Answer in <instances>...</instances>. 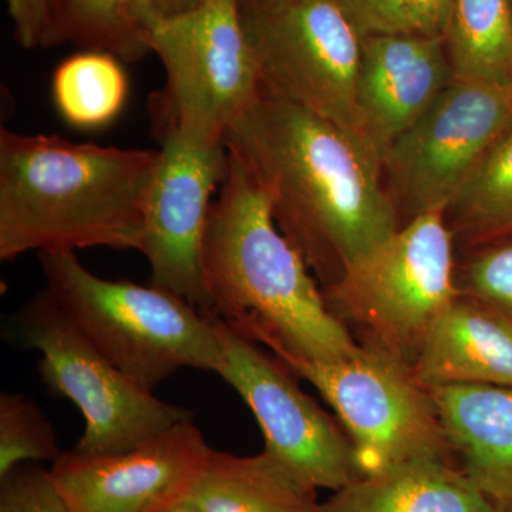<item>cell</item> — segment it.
<instances>
[{
    "label": "cell",
    "mask_w": 512,
    "mask_h": 512,
    "mask_svg": "<svg viewBox=\"0 0 512 512\" xmlns=\"http://www.w3.org/2000/svg\"><path fill=\"white\" fill-rule=\"evenodd\" d=\"M224 141L322 288L403 225L375 151L318 114L261 94Z\"/></svg>",
    "instance_id": "6da1fadb"
},
{
    "label": "cell",
    "mask_w": 512,
    "mask_h": 512,
    "mask_svg": "<svg viewBox=\"0 0 512 512\" xmlns=\"http://www.w3.org/2000/svg\"><path fill=\"white\" fill-rule=\"evenodd\" d=\"M202 281L207 306L201 312L271 349L285 367L342 359L360 348L276 227L264 194L231 154L208 220Z\"/></svg>",
    "instance_id": "7a4b0ae2"
},
{
    "label": "cell",
    "mask_w": 512,
    "mask_h": 512,
    "mask_svg": "<svg viewBox=\"0 0 512 512\" xmlns=\"http://www.w3.org/2000/svg\"><path fill=\"white\" fill-rule=\"evenodd\" d=\"M158 150L0 130V259L28 252H140Z\"/></svg>",
    "instance_id": "3957f363"
},
{
    "label": "cell",
    "mask_w": 512,
    "mask_h": 512,
    "mask_svg": "<svg viewBox=\"0 0 512 512\" xmlns=\"http://www.w3.org/2000/svg\"><path fill=\"white\" fill-rule=\"evenodd\" d=\"M47 292L120 372L147 392L181 369L220 373L224 355L211 319L156 285L93 274L76 252H40Z\"/></svg>",
    "instance_id": "277c9868"
},
{
    "label": "cell",
    "mask_w": 512,
    "mask_h": 512,
    "mask_svg": "<svg viewBox=\"0 0 512 512\" xmlns=\"http://www.w3.org/2000/svg\"><path fill=\"white\" fill-rule=\"evenodd\" d=\"M446 211L406 222L322 288L329 311L362 332L366 348L412 366L430 330L460 295Z\"/></svg>",
    "instance_id": "5b68a950"
},
{
    "label": "cell",
    "mask_w": 512,
    "mask_h": 512,
    "mask_svg": "<svg viewBox=\"0 0 512 512\" xmlns=\"http://www.w3.org/2000/svg\"><path fill=\"white\" fill-rule=\"evenodd\" d=\"M146 40L167 77L150 101L157 136L177 130L225 143L229 127L262 94L239 3L208 0L154 23Z\"/></svg>",
    "instance_id": "8992f818"
},
{
    "label": "cell",
    "mask_w": 512,
    "mask_h": 512,
    "mask_svg": "<svg viewBox=\"0 0 512 512\" xmlns=\"http://www.w3.org/2000/svg\"><path fill=\"white\" fill-rule=\"evenodd\" d=\"M6 330L13 342L42 353V382L83 414L86 426L73 448L79 453H121L192 419L190 410L163 402L120 372L46 288L13 315Z\"/></svg>",
    "instance_id": "52a82bcc"
},
{
    "label": "cell",
    "mask_w": 512,
    "mask_h": 512,
    "mask_svg": "<svg viewBox=\"0 0 512 512\" xmlns=\"http://www.w3.org/2000/svg\"><path fill=\"white\" fill-rule=\"evenodd\" d=\"M241 13L261 93L332 121L375 151L357 104L362 37L338 3L289 0Z\"/></svg>",
    "instance_id": "ba28073f"
},
{
    "label": "cell",
    "mask_w": 512,
    "mask_h": 512,
    "mask_svg": "<svg viewBox=\"0 0 512 512\" xmlns=\"http://www.w3.org/2000/svg\"><path fill=\"white\" fill-rule=\"evenodd\" d=\"M286 369L313 384L338 414L359 477L451 453L433 394L402 360L360 345L342 359L295 362Z\"/></svg>",
    "instance_id": "9c48e42d"
},
{
    "label": "cell",
    "mask_w": 512,
    "mask_h": 512,
    "mask_svg": "<svg viewBox=\"0 0 512 512\" xmlns=\"http://www.w3.org/2000/svg\"><path fill=\"white\" fill-rule=\"evenodd\" d=\"M511 123L512 86L454 77L383 154L384 184L403 224L447 211Z\"/></svg>",
    "instance_id": "30bf717a"
},
{
    "label": "cell",
    "mask_w": 512,
    "mask_h": 512,
    "mask_svg": "<svg viewBox=\"0 0 512 512\" xmlns=\"http://www.w3.org/2000/svg\"><path fill=\"white\" fill-rule=\"evenodd\" d=\"M207 316L224 355L218 376L254 414L266 453L316 490L338 491L359 478L352 443L335 419L303 392L279 360Z\"/></svg>",
    "instance_id": "8fae6325"
},
{
    "label": "cell",
    "mask_w": 512,
    "mask_h": 512,
    "mask_svg": "<svg viewBox=\"0 0 512 512\" xmlns=\"http://www.w3.org/2000/svg\"><path fill=\"white\" fill-rule=\"evenodd\" d=\"M157 137L161 147L148 192L140 252L150 265L151 285L204 311L202 249L212 195L228 174V148L177 130Z\"/></svg>",
    "instance_id": "7c38bea8"
},
{
    "label": "cell",
    "mask_w": 512,
    "mask_h": 512,
    "mask_svg": "<svg viewBox=\"0 0 512 512\" xmlns=\"http://www.w3.org/2000/svg\"><path fill=\"white\" fill-rule=\"evenodd\" d=\"M210 451L191 419L121 453L66 451L49 471L74 512H148L187 493Z\"/></svg>",
    "instance_id": "4fadbf2b"
},
{
    "label": "cell",
    "mask_w": 512,
    "mask_h": 512,
    "mask_svg": "<svg viewBox=\"0 0 512 512\" xmlns=\"http://www.w3.org/2000/svg\"><path fill=\"white\" fill-rule=\"evenodd\" d=\"M453 79L444 37H363L357 104L367 141L380 161Z\"/></svg>",
    "instance_id": "5bb4252c"
},
{
    "label": "cell",
    "mask_w": 512,
    "mask_h": 512,
    "mask_svg": "<svg viewBox=\"0 0 512 512\" xmlns=\"http://www.w3.org/2000/svg\"><path fill=\"white\" fill-rule=\"evenodd\" d=\"M460 470L498 512H512V387H429Z\"/></svg>",
    "instance_id": "9a60e30c"
},
{
    "label": "cell",
    "mask_w": 512,
    "mask_h": 512,
    "mask_svg": "<svg viewBox=\"0 0 512 512\" xmlns=\"http://www.w3.org/2000/svg\"><path fill=\"white\" fill-rule=\"evenodd\" d=\"M413 370L427 387H512V319L460 293L430 330Z\"/></svg>",
    "instance_id": "2e32d148"
},
{
    "label": "cell",
    "mask_w": 512,
    "mask_h": 512,
    "mask_svg": "<svg viewBox=\"0 0 512 512\" xmlns=\"http://www.w3.org/2000/svg\"><path fill=\"white\" fill-rule=\"evenodd\" d=\"M319 512H498L447 458L423 457L356 478Z\"/></svg>",
    "instance_id": "e0dca14e"
},
{
    "label": "cell",
    "mask_w": 512,
    "mask_h": 512,
    "mask_svg": "<svg viewBox=\"0 0 512 512\" xmlns=\"http://www.w3.org/2000/svg\"><path fill=\"white\" fill-rule=\"evenodd\" d=\"M316 491L265 450L235 456L211 448L185 495L207 512H319Z\"/></svg>",
    "instance_id": "ac0fdd59"
},
{
    "label": "cell",
    "mask_w": 512,
    "mask_h": 512,
    "mask_svg": "<svg viewBox=\"0 0 512 512\" xmlns=\"http://www.w3.org/2000/svg\"><path fill=\"white\" fill-rule=\"evenodd\" d=\"M444 39L454 77L512 86L508 0H453Z\"/></svg>",
    "instance_id": "d6986e66"
},
{
    "label": "cell",
    "mask_w": 512,
    "mask_h": 512,
    "mask_svg": "<svg viewBox=\"0 0 512 512\" xmlns=\"http://www.w3.org/2000/svg\"><path fill=\"white\" fill-rule=\"evenodd\" d=\"M456 244L478 249L512 239V123L447 208Z\"/></svg>",
    "instance_id": "ffe728a7"
},
{
    "label": "cell",
    "mask_w": 512,
    "mask_h": 512,
    "mask_svg": "<svg viewBox=\"0 0 512 512\" xmlns=\"http://www.w3.org/2000/svg\"><path fill=\"white\" fill-rule=\"evenodd\" d=\"M74 42L137 62L150 53L133 0H53L42 46Z\"/></svg>",
    "instance_id": "44dd1931"
},
{
    "label": "cell",
    "mask_w": 512,
    "mask_h": 512,
    "mask_svg": "<svg viewBox=\"0 0 512 512\" xmlns=\"http://www.w3.org/2000/svg\"><path fill=\"white\" fill-rule=\"evenodd\" d=\"M127 77L119 60L92 50L64 60L53 76V99L63 119L74 127L110 123L123 109Z\"/></svg>",
    "instance_id": "7402d4cb"
},
{
    "label": "cell",
    "mask_w": 512,
    "mask_h": 512,
    "mask_svg": "<svg viewBox=\"0 0 512 512\" xmlns=\"http://www.w3.org/2000/svg\"><path fill=\"white\" fill-rule=\"evenodd\" d=\"M359 36L444 37L453 0H335Z\"/></svg>",
    "instance_id": "603a6c76"
},
{
    "label": "cell",
    "mask_w": 512,
    "mask_h": 512,
    "mask_svg": "<svg viewBox=\"0 0 512 512\" xmlns=\"http://www.w3.org/2000/svg\"><path fill=\"white\" fill-rule=\"evenodd\" d=\"M59 443L52 423L33 400L19 393L0 396V478L22 464L55 461Z\"/></svg>",
    "instance_id": "cb8c5ba5"
},
{
    "label": "cell",
    "mask_w": 512,
    "mask_h": 512,
    "mask_svg": "<svg viewBox=\"0 0 512 512\" xmlns=\"http://www.w3.org/2000/svg\"><path fill=\"white\" fill-rule=\"evenodd\" d=\"M458 291L493 306L512 319V239L478 248L463 269Z\"/></svg>",
    "instance_id": "d4e9b609"
},
{
    "label": "cell",
    "mask_w": 512,
    "mask_h": 512,
    "mask_svg": "<svg viewBox=\"0 0 512 512\" xmlns=\"http://www.w3.org/2000/svg\"><path fill=\"white\" fill-rule=\"evenodd\" d=\"M0 481V512H74L50 471L36 463L16 467Z\"/></svg>",
    "instance_id": "484cf974"
},
{
    "label": "cell",
    "mask_w": 512,
    "mask_h": 512,
    "mask_svg": "<svg viewBox=\"0 0 512 512\" xmlns=\"http://www.w3.org/2000/svg\"><path fill=\"white\" fill-rule=\"evenodd\" d=\"M16 42L25 49L42 46L53 0H5Z\"/></svg>",
    "instance_id": "4316f807"
},
{
    "label": "cell",
    "mask_w": 512,
    "mask_h": 512,
    "mask_svg": "<svg viewBox=\"0 0 512 512\" xmlns=\"http://www.w3.org/2000/svg\"><path fill=\"white\" fill-rule=\"evenodd\" d=\"M204 0H133V16L146 35L154 23L184 15L200 8Z\"/></svg>",
    "instance_id": "83f0119b"
},
{
    "label": "cell",
    "mask_w": 512,
    "mask_h": 512,
    "mask_svg": "<svg viewBox=\"0 0 512 512\" xmlns=\"http://www.w3.org/2000/svg\"><path fill=\"white\" fill-rule=\"evenodd\" d=\"M148 512H207L201 505L194 503L187 495H180V497L173 498L167 503L158 505L153 510Z\"/></svg>",
    "instance_id": "f1b7e54d"
},
{
    "label": "cell",
    "mask_w": 512,
    "mask_h": 512,
    "mask_svg": "<svg viewBox=\"0 0 512 512\" xmlns=\"http://www.w3.org/2000/svg\"><path fill=\"white\" fill-rule=\"evenodd\" d=\"M289 0H239L241 12H261V10L272 9L275 6L284 5Z\"/></svg>",
    "instance_id": "f546056e"
},
{
    "label": "cell",
    "mask_w": 512,
    "mask_h": 512,
    "mask_svg": "<svg viewBox=\"0 0 512 512\" xmlns=\"http://www.w3.org/2000/svg\"><path fill=\"white\" fill-rule=\"evenodd\" d=\"M510 2V13H511V23H512V0H508Z\"/></svg>",
    "instance_id": "4dcf8cb0"
},
{
    "label": "cell",
    "mask_w": 512,
    "mask_h": 512,
    "mask_svg": "<svg viewBox=\"0 0 512 512\" xmlns=\"http://www.w3.org/2000/svg\"><path fill=\"white\" fill-rule=\"evenodd\" d=\"M204 2H208V0H204ZM231 2H238L239 3V0H231Z\"/></svg>",
    "instance_id": "1f68e13d"
}]
</instances>
